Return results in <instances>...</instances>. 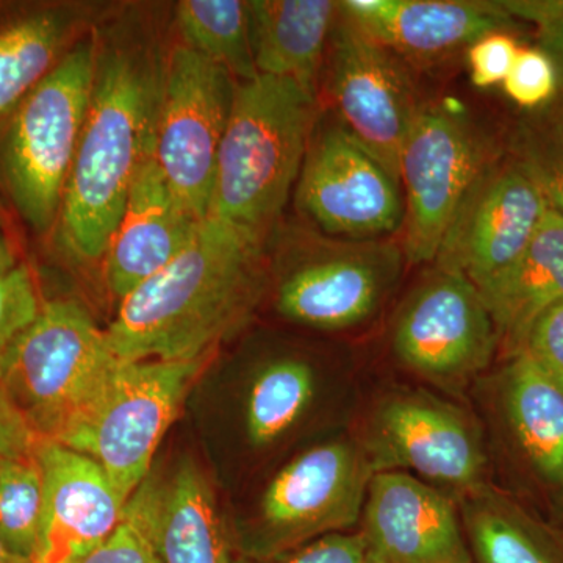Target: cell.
Returning a JSON list of instances; mask_svg holds the SVG:
<instances>
[{
    "label": "cell",
    "instance_id": "10",
    "mask_svg": "<svg viewBox=\"0 0 563 563\" xmlns=\"http://www.w3.org/2000/svg\"><path fill=\"white\" fill-rule=\"evenodd\" d=\"M393 343L410 369L448 387L483 372L499 344L479 290L461 274L443 269L404 306Z\"/></svg>",
    "mask_w": 563,
    "mask_h": 563
},
{
    "label": "cell",
    "instance_id": "3",
    "mask_svg": "<svg viewBox=\"0 0 563 563\" xmlns=\"http://www.w3.org/2000/svg\"><path fill=\"white\" fill-rule=\"evenodd\" d=\"M314 120L317 96L295 81L258 76L236 84L209 218L265 242L298 184Z\"/></svg>",
    "mask_w": 563,
    "mask_h": 563
},
{
    "label": "cell",
    "instance_id": "12",
    "mask_svg": "<svg viewBox=\"0 0 563 563\" xmlns=\"http://www.w3.org/2000/svg\"><path fill=\"white\" fill-rule=\"evenodd\" d=\"M547 210L539 187L514 158L493 157L455 213L437 266L483 287L520 257Z\"/></svg>",
    "mask_w": 563,
    "mask_h": 563
},
{
    "label": "cell",
    "instance_id": "17",
    "mask_svg": "<svg viewBox=\"0 0 563 563\" xmlns=\"http://www.w3.org/2000/svg\"><path fill=\"white\" fill-rule=\"evenodd\" d=\"M401 263L398 247L362 240L339 243L282 282L277 310L317 329H346L368 320Z\"/></svg>",
    "mask_w": 563,
    "mask_h": 563
},
{
    "label": "cell",
    "instance_id": "27",
    "mask_svg": "<svg viewBox=\"0 0 563 563\" xmlns=\"http://www.w3.org/2000/svg\"><path fill=\"white\" fill-rule=\"evenodd\" d=\"M313 391V372L307 363L285 358L266 366L254 380L247 399L251 442L265 446L284 435L301 418Z\"/></svg>",
    "mask_w": 563,
    "mask_h": 563
},
{
    "label": "cell",
    "instance_id": "35",
    "mask_svg": "<svg viewBox=\"0 0 563 563\" xmlns=\"http://www.w3.org/2000/svg\"><path fill=\"white\" fill-rule=\"evenodd\" d=\"M525 352L563 390V302L555 303L537 320Z\"/></svg>",
    "mask_w": 563,
    "mask_h": 563
},
{
    "label": "cell",
    "instance_id": "36",
    "mask_svg": "<svg viewBox=\"0 0 563 563\" xmlns=\"http://www.w3.org/2000/svg\"><path fill=\"white\" fill-rule=\"evenodd\" d=\"M41 440L0 388V459L35 455Z\"/></svg>",
    "mask_w": 563,
    "mask_h": 563
},
{
    "label": "cell",
    "instance_id": "32",
    "mask_svg": "<svg viewBox=\"0 0 563 563\" xmlns=\"http://www.w3.org/2000/svg\"><path fill=\"white\" fill-rule=\"evenodd\" d=\"M366 544L362 533H331L287 553L269 558H243L233 563H365Z\"/></svg>",
    "mask_w": 563,
    "mask_h": 563
},
{
    "label": "cell",
    "instance_id": "19",
    "mask_svg": "<svg viewBox=\"0 0 563 563\" xmlns=\"http://www.w3.org/2000/svg\"><path fill=\"white\" fill-rule=\"evenodd\" d=\"M339 11L393 54L422 63L506 31L510 21L496 2L466 0H344Z\"/></svg>",
    "mask_w": 563,
    "mask_h": 563
},
{
    "label": "cell",
    "instance_id": "38",
    "mask_svg": "<svg viewBox=\"0 0 563 563\" xmlns=\"http://www.w3.org/2000/svg\"><path fill=\"white\" fill-rule=\"evenodd\" d=\"M20 262L16 261V252H14L13 244H11L9 236L0 228V276L16 268Z\"/></svg>",
    "mask_w": 563,
    "mask_h": 563
},
{
    "label": "cell",
    "instance_id": "7",
    "mask_svg": "<svg viewBox=\"0 0 563 563\" xmlns=\"http://www.w3.org/2000/svg\"><path fill=\"white\" fill-rule=\"evenodd\" d=\"M235 79L187 46L174 49L161 85L154 157L184 206L206 221Z\"/></svg>",
    "mask_w": 563,
    "mask_h": 563
},
{
    "label": "cell",
    "instance_id": "25",
    "mask_svg": "<svg viewBox=\"0 0 563 563\" xmlns=\"http://www.w3.org/2000/svg\"><path fill=\"white\" fill-rule=\"evenodd\" d=\"M463 529L474 563H563L542 532L484 487L466 495Z\"/></svg>",
    "mask_w": 563,
    "mask_h": 563
},
{
    "label": "cell",
    "instance_id": "15",
    "mask_svg": "<svg viewBox=\"0 0 563 563\" xmlns=\"http://www.w3.org/2000/svg\"><path fill=\"white\" fill-rule=\"evenodd\" d=\"M361 520L376 561L474 563L454 503L409 473L373 474Z\"/></svg>",
    "mask_w": 563,
    "mask_h": 563
},
{
    "label": "cell",
    "instance_id": "33",
    "mask_svg": "<svg viewBox=\"0 0 563 563\" xmlns=\"http://www.w3.org/2000/svg\"><path fill=\"white\" fill-rule=\"evenodd\" d=\"M521 47L506 31L488 33L468 47L470 76L474 87L504 84Z\"/></svg>",
    "mask_w": 563,
    "mask_h": 563
},
{
    "label": "cell",
    "instance_id": "6",
    "mask_svg": "<svg viewBox=\"0 0 563 563\" xmlns=\"http://www.w3.org/2000/svg\"><path fill=\"white\" fill-rule=\"evenodd\" d=\"M199 362L120 361L60 443L101 465L128 503L146 481L163 435L176 420Z\"/></svg>",
    "mask_w": 563,
    "mask_h": 563
},
{
    "label": "cell",
    "instance_id": "2",
    "mask_svg": "<svg viewBox=\"0 0 563 563\" xmlns=\"http://www.w3.org/2000/svg\"><path fill=\"white\" fill-rule=\"evenodd\" d=\"M161 84L147 58L128 49L98 55L90 106L57 228L79 262L103 257L141 166L154 152Z\"/></svg>",
    "mask_w": 563,
    "mask_h": 563
},
{
    "label": "cell",
    "instance_id": "37",
    "mask_svg": "<svg viewBox=\"0 0 563 563\" xmlns=\"http://www.w3.org/2000/svg\"><path fill=\"white\" fill-rule=\"evenodd\" d=\"M539 29V49L553 62L558 73L559 90L563 92V7L553 18L537 25Z\"/></svg>",
    "mask_w": 563,
    "mask_h": 563
},
{
    "label": "cell",
    "instance_id": "13",
    "mask_svg": "<svg viewBox=\"0 0 563 563\" xmlns=\"http://www.w3.org/2000/svg\"><path fill=\"white\" fill-rule=\"evenodd\" d=\"M331 44V92L344 129L399 181L404 140L420 111L409 76L393 52L342 14Z\"/></svg>",
    "mask_w": 563,
    "mask_h": 563
},
{
    "label": "cell",
    "instance_id": "24",
    "mask_svg": "<svg viewBox=\"0 0 563 563\" xmlns=\"http://www.w3.org/2000/svg\"><path fill=\"white\" fill-rule=\"evenodd\" d=\"M504 401L515 435L537 472L563 484V390L529 357L514 355Z\"/></svg>",
    "mask_w": 563,
    "mask_h": 563
},
{
    "label": "cell",
    "instance_id": "4",
    "mask_svg": "<svg viewBox=\"0 0 563 563\" xmlns=\"http://www.w3.org/2000/svg\"><path fill=\"white\" fill-rule=\"evenodd\" d=\"M98 46L81 41L0 122V180L33 232L57 225L90 106Z\"/></svg>",
    "mask_w": 563,
    "mask_h": 563
},
{
    "label": "cell",
    "instance_id": "26",
    "mask_svg": "<svg viewBox=\"0 0 563 563\" xmlns=\"http://www.w3.org/2000/svg\"><path fill=\"white\" fill-rule=\"evenodd\" d=\"M176 22L185 46L217 63L235 80L257 79L247 2L181 0Z\"/></svg>",
    "mask_w": 563,
    "mask_h": 563
},
{
    "label": "cell",
    "instance_id": "28",
    "mask_svg": "<svg viewBox=\"0 0 563 563\" xmlns=\"http://www.w3.org/2000/svg\"><path fill=\"white\" fill-rule=\"evenodd\" d=\"M43 473L35 455L3 459L0 465V540L20 558L33 561L38 547Z\"/></svg>",
    "mask_w": 563,
    "mask_h": 563
},
{
    "label": "cell",
    "instance_id": "31",
    "mask_svg": "<svg viewBox=\"0 0 563 563\" xmlns=\"http://www.w3.org/2000/svg\"><path fill=\"white\" fill-rule=\"evenodd\" d=\"M503 87L517 106L539 109L558 92V73L553 62L542 49L521 47Z\"/></svg>",
    "mask_w": 563,
    "mask_h": 563
},
{
    "label": "cell",
    "instance_id": "22",
    "mask_svg": "<svg viewBox=\"0 0 563 563\" xmlns=\"http://www.w3.org/2000/svg\"><path fill=\"white\" fill-rule=\"evenodd\" d=\"M252 49L258 76L295 81L317 96L318 77L339 2L252 0Z\"/></svg>",
    "mask_w": 563,
    "mask_h": 563
},
{
    "label": "cell",
    "instance_id": "29",
    "mask_svg": "<svg viewBox=\"0 0 563 563\" xmlns=\"http://www.w3.org/2000/svg\"><path fill=\"white\" fill-rule=\"evenodd\" d=\"M514 161L563 218V109L529 118L514 136Z\"/></svg>",
    "mask_w": 563,
    "mask_h": 563
},
{
    "label": "cell",
    "instance_id": "30",
    "mask_svg": "<svg viewBox=\"0 0 563 563\" xmlns=\"http://www.w3.org/2000/svg\"><path fill=\"white\" fill-rule=\"evenodd\" d=\"M41 303L35 279L24 263L0 276V358L38 317Z\"/></svg>",
    "mask_w": 563,
    "mask_h": 563
},
{
    "label": "cell",
    "instance_id": "42",
    "mask_svg": "<svg viewBox=\"0 0 563 563\" xmlns=\"http://www.w3.org/2000/svg\"><path fill=\"white\" fill-rule=\"evenodd\" d=\"M0 228H2V221H0Z\"/></svg>",
    "mask_w": 563,
    "mask_h": 563
},
{
    "label": "cell",
    "instance_id": "16",
    "mask_svg": "<svg viewBox=\"0 0 563 563\" xmlns=\"http://www.w3.org/2000/svg\"><path fill=\"white\" fill-rule=\"evenodd\" d=\"M35 457L43 473V509L32 563H80L121 523L125 503L88 455L41 442Z\"/></svg>",
    "mask_w": 563,
    "mask_h": 563
},
{
    "label": "cell",
    "instance_id": "41",
    "mask_svg": "<svg viewBox=\"0 0 563 563\" xmlns=\"http://www.w3.org/2000/svg\"><path fill=\"white\" fill-rule=\"evenodd\" d=\"M2 461H3V459H0V465H2Z\"/></svg>",
    "mask_w": 563,
    "mask_h": 563
},
{
    "label": "cell",
    "instance_id": "18",
    "mask_svg": "<svg viewBox=\"0 0 563 563\" xmlns=\"http://www.w3.org/2000/svg\"><path fill=\"white\" fill-rule=\"evenodd\" d=\"M202 222L177 198L152 152L102 257L109 290L122 299L161 273L187 250Z\"/></svg>",
    "mask_w": 563,
    "mask_h": 563
},
{
    "label": "cell",
    "instance_id": "23",
    "mask_svg": "<svg viewBox=\"0 0 563 563\" xmlns=\"http://www.w3.org/2000/svg\"><path fill=\"white\" fill-rule=\"evenodd\" d=\"M76 16L62 5H0V122L68 51Z\"/></svg>",
    "mask_w": 563,
    "mask_h": 563
},
{
    "label": "cell",
    "instance_id": "9",
    "mask_svg": "<svg viewBox=\"0 0 563 563\" xmlns=\"http://www.w3.org/2000/svg\"><path fill=\"white\" fill-rule=\"evenodd\" d=\"M365 451L322 444L288 463L266 488L250 558L287 553L361 521L373 477Z\"/></svg>",
    "mask_w": 563,
    "mask_h": 563
},
{
    "label": "cell",
    "instance_id": "21",
    "mask_svg": "<svg viewBox=\"0 0 563 563\" xmlns=\"http://www.w3.org/2000/svg\"><path fill=\"white\" fill-rule=\"evenodd\" d=\"M498 343L510 354L525 351L533 324L555 303L563 302V218L548 207L531 242L509 266L477 288Z\"/></svg>",
    "mask_w": 563,
    "mask_h": 563
},
{
    "label": "cell",
    "instance_id": "5",
    "mask_svg": "<svg viewBox=\"0 0 563 563\" xmlns=\"http://www.w3.org/2000/svg\"><path fill=\"white\" fill-rule=\"evenodd\" d=\"M120 358L79 302L41 303L0 358V388L41 442H57L99 395Z\"/></svg>",
    "mask_w": 563,
    "mask_h": 563
},
{
    "label": "cell",
    "instance_id": "20",
    "mask_svg": "<svg viewBox=\"0 0 563 563\" xmlns=\"http://www.w3.org/2000/svg\"><path fill=\"white\" fill-rule=\"evenodd\" d=\"M163 563H233L209 479L191 459L162 483L144 481L124 506Z\"/></svg>",
    "mask_w": 563,
    "mask_h": 563
},
{
    "label": "cell",
    "instance_id": "8",
    "mask_svg": "<svg viewBox=\"0 0 563 563\" xmlns=\"http://www.w3.org/2000/svg\"><path fill=\"white\" fill-rule=\"evenodd\" d=\"M492 161L488 144L463 113L418 111L399 157L407 261H435L463 199Z\"/></svg>",
    "mask_w": 563,
    "mask_h": 563
},
{
    "label": "cell",
    "instance_id": "34",
    "mask_svg": "<svg viewBox=\"0 0 563 563\" xmlns=\"http://www.w3.org/2000/svg\"><path fill=\"white\" fill-rule=\"evenodd\" d=\"M80 563H163L151 537L135 520L122 521L102 544Z\"/></svg>",
    "mask_w": 563,
    "mask_h": 563
},
{
    "label": "cell",
    "instance_id": "14",
    "mask_svg": "<svg viewBox=\"0 0 563 563\" xmlns=\"http://www.w3.org/2000/svg\"><path fill=\"white\" fill-rule=\"evenodd\" d=\"M363 451L374 474L412 470L466 495L483 488L485 454L472 422L451 404L424 393L387 399Z\"/></svg>",
    "mask_w": 563,
    "mask_h": 563
},
{
    "label": "cell",
    "instance_id": "40",
    "mask_svg": "<svg viewBox=\"0 0 563 563\" xmlns=\"http://www.w3.org/2000/svg\"><path fill=\"white\" fill-rule=\"evenodd\" d=\"M365 563H383V562L376 561V559L369 558V555L366 554Z\"/></svg>",
    "mask_w": 563,
    "mask_h": 563
},
{
    "label": "cell",
    "instance_id": "1",
    "mask_svg": "<svg viewBox=\"0 0 563 563\" xmlns=\"http://www.w3.org/2000/svg\"><path fill=\"white\" fill-rule=\"evenodd\" d=\"M265 287V242L207 218L187 250L121 299L107 329L120 361L199 362L250 320Z\"/></svg>",
    "mask_w": 563,
    "mask_h": 563
},
{
    "label": "cell",
    "instance_id": "39",
    "mask_svg": "<svg viewBox=\"0 0 563 563\" xmlns=\"http://www.w3.org/2000/svg\"><path fill=\"white\" fill-rule=\"evenodd\" d=\"M0 563H32L27 561V559L20 558L14 553H11L9 548L3 544L2 540H0Z\"/></svg>",
    "mask_w": 563,
    "mask_h": 563
},
{
    "label": "cell",
    "instance_id": "11",
    "mask_svg": "<svg viewBox=\"0 0 563 563\" xmlns=\"http://www.w3.org/2000/svg\"><path fill=\"white\" fill-rule=\"evenodd\" d=\"M298 203L322 231L355 242L395 232L404 222L401 184L343 124L310 140Z\"/></svg>",
    "mask_w": 563,
    "mask_h": 563
}]
</instances>
